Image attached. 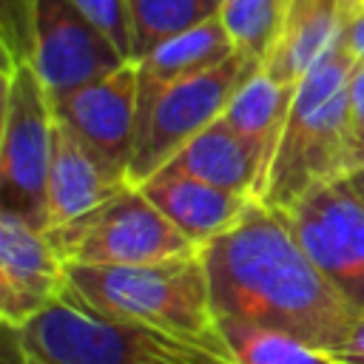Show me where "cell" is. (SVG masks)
Masks as SVG:
<instances>
[{"mask_svg": "<svg viewBox=\"0 0 364 364\" xmlns=\"http://www.w3.org/2000/svg\"><path fill=\"white\" fill-rule=\"evenodd\" d=\"M216 321L233 318L333 353L355 310L313 264L282 210L259 199L202 247Z\"/></svg>", "mask_w": 364, "mask_h": 364, "instance_id": "6da1fadb", "label": "cell"}, {"mask_svg": "<svg viewBox=\"0 0 364 364\" xmlns=\"http://www.w3.org/2000/svg\"><path fill=\"white\" fill-rule=\"evenodd\" d=\"M11 330L26 364H239L219 327L193 336L108 318L85 307L71 290Z\"/></svg>", "mask_w": 364, "mask_h": 364, "instance_id": "7a4b0ae2", "label": "cell"}, {"mask_svg": "<svg viewBox=\"0 0 364 364\" xmlns=\"http://www.w3.org/2000/svg\"><path fill=\"white\" fill-rule=\"evenodd\" d=\"M355 60L336 40L299 80L259 202L287 210L307 191L347 176L350 82Z\"/></svg>", "mask_w": 364, "mask_h": 364, "instance_id": "3957f363", "label": "cell"}, {"mask_svg": "<svg viewBox=\"0 0 364 364\" xmlns=\"http://www.w3.org/2000/svg\"><path fill=\"white\" fill-rule=\"evenodd\" d=\"M68 290L91 310L179 333H210L216 316L202 250L148 264H65Z\"/></svg>", "mask_w": 364, "mask_h": 364, "instance_id": "277c9868", "label": "cell"}, {"mask_svg": "<svg viewBox=\"0 0 364 364\" xmlns=\"http://www.w3.org/2000/svg\"><path fill=\"white\" fill-rule=\"evenodd\" d=\"M57 114L28 54L3 51L0 205L43 230L46 185L54 154Z\"/></svg>", "mask_w": 364, "mask_h": 364, "instance_id": "5b68a950", "label": "cell"}, {"mask_svg": "<svg viewBox=\"0 0 364 364\" xmlns=\"http://www.w3.org/2000/svg\"><path fill=\"white\" fill-rule=\"evenodd\" d=\"M259 68L262 63L256 57L236 48L225 63L136 100V139L128 162V182L139 188L162 171L196 134L225 114L233 94Z\"/></svg>", "mask_w": 364, "mask_h": 364, "instance_id": "8992f818", "label": "cell"}, {"mask_svg": "<svg viewBox=\"0 0 364 364\" xmlns=\"http://www.w3.org/2000/svg\"><path fill=\"white\" fill-rule=\"evenodd\" d=\"M46 236L65 264H148L202 250L134 185Z\"/></svg>", "mask_w": 364, "mask_h": 364, "instance_id": "52a82bcc", "label": "cell"}, {"mask_svg": "<svg viewBox=\"0 0 364 364\" xmlns=\"http://www.w3.org/2000/svg\"><path fill=\"white\" fill-rule=\"evenodd\" d=\"M282 216L327 282L364 310V202L347 176L307 191Z\"/></svg>", "mask_w": 364, "mask_h": 364, "instance_id": "ba28073f", "label": "cell"}, {"mask_svg": "<svg viewBox=\"0 0 364 364\" xmlns=\"http://www.w3.org/2000/svg\"><path fill=\"white\" fill-rule=\"evenodd\" d=\"M28 60L51 100L134 63L71 0H28Z\"/></svg>", "mask_w": 364, "mask_h": 364, "instance_id": "9c48e42d", "label": "cell"}, {"mask_svg": "<svg viewBox=\"0 0 364 364\" xmlns=\"http://www.w3.org/2000/svg\"><path fill=\"white\" fill-rule=\"evenodd\" d=\"M68 290L65 262L46 230L34 222L0 213V316L9 327H23Z\"/></svg>", "mask_w": 364, "mask_h": 364, "instance_id": "30bf717a", "label": "cell"}, {"mask_svg": "<svg viewBox=\"0 0 364 364\" xmlns=\"http://www.w3.org/2000/svg\"><path fill=\"white\" fill-rule=\"evenodd\" d=\"M136 97L139 68L136 63H125L122 68L91 85L57 97L54 114L97 151H102L111 162L128 171L136 139Z\"/></svg>", "mask_w": 364, "mask_h": 364, "instance_id": "8fae6325", "label": "cell"}, {"mask_svg": "<svg viewBox=\"0 0 364 364\" xmlns=\"http://www.w3.org/2000/svg\"><path fill=\"white\" fill-rule=\"evenodd\" d=\"M125 188H131L128 171L111 162L74 128L57 119L51 171H48V185H46L43 230L57 228L102 205L105 199L122 193Z\"/></svg>", "mask_w": 364, "mask_h": 364, "instance_id": "7c38bea8", "label": "cell"}, {"mask_svg": "<svg viewBox=\"0 0 364 364\" xmlns=\"http://www.w3.org/2000/svg\"><path fill=\"white\" fill-rule=\"evenodd\" d=\"M162 173L191 176L213 188L259 199L267 176V159L262 148L247 142L225 117H219L202 134H196L162 168Z\"/></svg>", "mask_w": 364, "mask_h": 364, "instance_id": "4fadbf2b", "label": "cell"}, {"mask_svg": "<svg viewBox=\"0 0 364 364\" xmlns=\"http://www.w3.org/2000/svg\"><path fill=\"white\" fill-rule=\"evenodd\" d=\"M139 191L168 216V222L185 233L196 247H205L210 239L230 230L247 208L256 202L253 196L230 193L213 188L208 182L176 176V173H154L139 185Z\"/></svg>", "mask_w": 364, "mask_h": 364, "instance_id": "5bb4252c", "label": "cell"}, {"mask_svg": "<svg viewBox=\"0 0 364 364\" xmlns=\"http://www.w3.org/2000/svg\"><path fill=\"white\" fill-rule=\"evenodd\" d=\"M341 31V0H287L282 31L262 68L287 85L299 80L327 54Z\"/></svg>", "mask_w": 364, "mask_h": 364, "instance_id": "9a60e30c", "label": "cell"}, {"mask_svg": "<svg viewBox=\"0 0 364 364\" xmlns=\"http://www.w3.org/2000/svg\"><path fill=\"white\" fill-rule=\"evenodd\" d=\"M233 51H236V46L219 17L202 23L196 28H188L136 60V68H139V97L136 100H145L171 82L196 77V74L225 63Z\"/></svg>", "mask_w": 364, "mask_h": 364, "instance_id": "2e32d148", "label": "cell"}, {"mask_svg": "<svg viewBox=\"0 0 364 364\" xmlns=\"http://www.w3.org/2000/svg\"><path fill=\"white\" fill-rule=\"evenodd\" d=\"M293 97H296V85L279 82L264 68H259L253 77L242 82V88L233 94V100L222 114L247 142L262 148L267 168L276 154V142L284 128Z\"/></svg>", "mask_w": 364, "mask_h": 364, "instance_id": "e0dca14e", "label": "cell"}, {"mask_svg": "<svg viewBox=\"0 0 364 364\" xmlns=\"http://www.w3.org/2000/svg\"><path fill=\"white\" fill-rule=\"evenodd\" d=\"M134 63L165 40L219 17L222 0H125Z\"/></svg>", "mask_w": 364, "mask_h": 364, "instance_id": "ac0fdd59", "label": "cell"}, {"mask_svg": "<svg viewBox=\"0 0 364 364\" xmlns=\"http://www.w3.org/2000/svg\"><path fill=\"white\" fill-rule=\"evenodd\" d=\"M216 327L239 364H338L327 350H318L279 330L233 318H219Z\"/></svg>", "mask_w": 364, "mask_h": 364, "instance_id": "d6986e66", "label": "cell"}, {"mask_svg": "<svg viewBox=\"0 0 364 364\" xmlns=\"http://www.w3.org/2000/svg\"><path fill=\"white\" fill-rule=\"evenodd\" d=\"M284 9L287 0H222L219 20L239 51L264 63L282 31Z\"/></svg>", "mask_w": 364, "mask_h": 364, "instance_id": "ffe728a7", "label": "cell"}, {"mask_svg": "<svg viewBox=\"0 0 364 364\" xmlns=\"http://www.w3.org/2000/svg\"><path fill=\"white\" fill-rule=\"evenodd\" d=\"M71 3L94 26H100L128 60H134V54H131V20H128L125 0H71Z\"/></svg>", "mask_w": 364, "mask_h": 364, "instance_id": "44dd1931", "label": "cell"}, {"mask_svg": "<svg viewBox=\"0 0 364 364\" xmlns=\"http://www.w3.org/2000/svg\"><path fill=\"white\" fill-rule=\"evenodd\" d=\"M364 168V65H355L350 82V154L347 173Z\"/></svg>", "mask_w": 364, "mask_h": 364, "instance_id": "7402d4cb", "label": "cell"}, {"mask_svg": "<svg viewBox=\"0 0 364 364\" xmlns=\"http://www.w3.org/2000/svg\"><path fill=\"white\" fill-rule=\"evenodd\" d=\"M330 355L338 364H364V310L361 307L355 310V316H353V321H350L341 344Z\"/></svg>", "mask_w": 364, "mask_h": 364, "instance_id": "603a6c76", "label": "cell"}, {"mask_svg": "<svg viewBox=\"0 0 364 364\" xmlns=\"http://www.w3.org/2000/svg\"><path fill=\"white\" fill-rule=\"evenodd\" d=\"M338 43L350 51V57L364 65V9H358L355 14L341 20V31H338Z\"/></svg>", "mask_w": 364, "mask_h": 364, "instance_id": "cb8c5ba5", "label": "cell"}, {"mask_svg": "<svg viewBox=\"0 0 364 364\" xmlns=\"http://www.w3.org/2000/svg\"><path fill=\"white\" fill-rule=\"evenodd\" d=\"M347 182H350V188L358 193V199L364 202V168H355V171H350V173H347Z\"/></svg>", "mask_w": 364, "mask_h": 364, "instance_id": "d4e9b609", "label": "cell"}, {"mask_svg": "<svg viewBox=\"0 0 364 364\" xmlns=\"http://www.w3.org/2000/svg\"><path fill=\"white\" fill-rule=\"evenodd\" d=\"M358 9H364V0H341V20L355 14Z\"/></svg>", "mask_w": 364, "mask_h": 364, "instance_id": "484cf974", "label": "cell"}]
</instances>
